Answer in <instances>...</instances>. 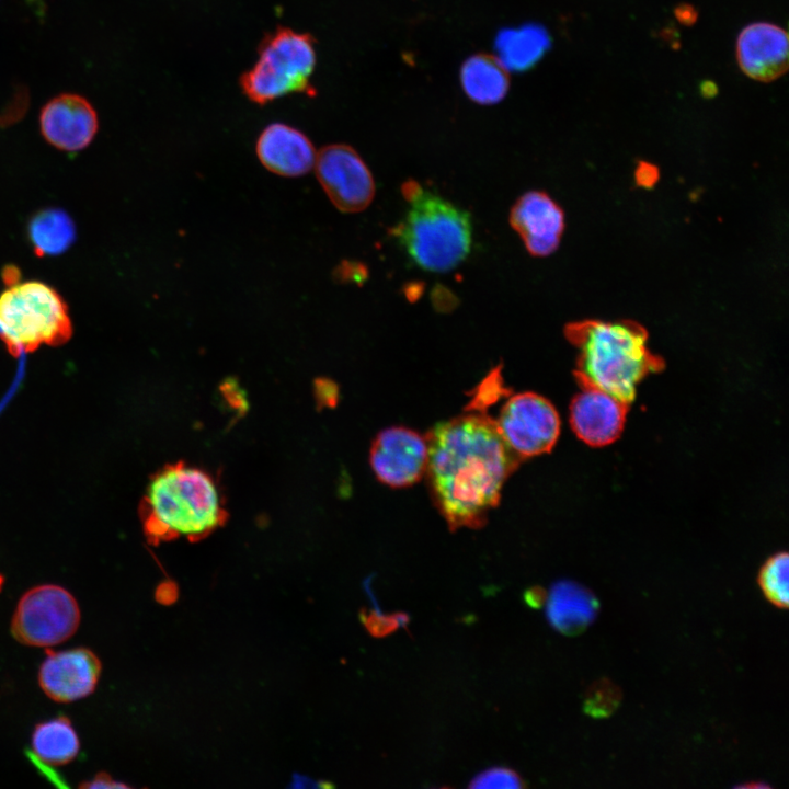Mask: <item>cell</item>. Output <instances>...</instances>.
Masks as SVG:
<instances>
[{
	"mask_svg": "<svg viewBox=\"0 0 789 789\" xmlns=\"http://www.w3.org/2000/svg\"><path fill=\"white\" fill-rule=\"evenodd\" d=\"M432 500L450 530L480 528L500 502L521 460L502 439L488 411L470 408L426 435Z\"/></svg>",
	"mask_w": 789,
	"mask_h": 789,
	"instance_id": "6da1fadb",
	"label": "cell"
},
{
	"mask_svg": "<svg viewBox=\"0 0 789 789\" xmlns=\"http://www.w3.org/2000/svg\"><path fill=\"white\" fill-rule=\"evenodd\" d=\"M139 512L152 544L180 537L201 540L228 518L215 478L183 461L167 465L150 478Z\"/></svg>",
	"mask_w": 789,
	"mask_h": 789,
	"instance_id": "7a4b0ae2",
	"label": "cell"
},
{
	"mask_svg": "<svg viewBox=\"0 0 789 789\" xmlns=\"http://www.w3.org/2000/svg\"><path fill=\"white\" fill-rule=\"evenodd\" d=\"M567 335L579 353L580 384L627 404L634 399L639 384L661 367L649 350L647 333L637 324L585 321L571 324Z\"/></svg>",
	"mask_w": 789,
	"mask_h": 789,
	"instance_id": "3957f363",
	"label": "cell"
},
{
	"mask_svg": "<svg viewBox=\"0 0 789 789\" xmlns=\"http://www.w3.org/2000/svg\"><path fill=\"white\" fill-rule=\"evenodd\" d=\"M409 209L393 229L411 260L430 272H448L468 256L472 225L469 214L415 181L402 185Z\"/></svg>",
	"mask_w": 789,
	"mask_h": 789,
	"instance_id": "277c9868",
	"label": "cell"
},
{
	"mask_svg": "<svg viewBox=\"0 0 789 789\" xmlns=\"http://www.w3.org/2000/svg\"><path fill=\"white\" fill-rule=\"evenodd\" d=\"M0 335L14 355L42 344L60 345L72 333L68 307L50 286L18 283L0 295Z\"/></svg>",
	"mask_w": 789,
	"mask_h": 789,
	"instance_id": "5b68a950",
	"label": "cell"
},
{
	"mask_svg": "<svg viewBox=\"0 0 789 789\" xmlns=\"http://www.w3.org/2000/svg\"><path fill=\"white\" fill-rule=\"evenodd\" d=\"M316 60L309 34L279 27L262 41L256 62L241 77V88L258 104L294 92L313 93L310 77Z\"/></svg>",
	"mask_w": 789,
	"mask_h": 789,
	"instance_id": "8992f818",
	"label": "cell"
},
{
	"mask_svg": "<svg viewBox=\"0 0 789 789\" xmlns=\"http://www.w3.org/2000/svg\"><path fill=\"white\" fill-rule=\"evenodd\" d=\"M80 624L75 597L64 587L39 585L19 601L11 621V632L21 643L52 647L69 639Z\"/></svg>",
	"mask_w": 789,
	"mask_h": 789,
	"instance_id": "52a82bcc",
	"label": "cell"
},
{
	"mask_svg": "<svg viewBox=\"0 0 789 789\" xmlns=\"http://www.w3.org/2000/svg\"><path fill=\"white\" fill-rule=\"evenodd\" d=\"M493 420L502 439L521 461L549 453L560 435L557 409L536 392L508 396Z\"/></svg>",
	"mask_w": 789,
	"mask_h": 789,
	"instance_id": "ba28073f",
	"label": "cell"
},
{
	"mask_svg": "<svg viewBox=\"0 0 789 789\" xmlns=\"http://www.w3.org/2000/svg\"><path fill=\"white\" fill-rule=\"evenodd\" d=\"M313 168L319 183L339 210L358 213L373 202L376 192L373 174L352 147L335 144L322 148Z\"/></svg>",
	"mask_w": 789,
	"mask_h": 789,
	"instance_id": "9c48e42d",
	"label": "cell"
},
{
	"mask_svg": "<svg viewBox=\"0 0 789 789\" xmlns=\"http://www.w3.org/2000/svg\"><path fill=\"white\" fill-rule=\"evenodd\" d=\"M427 455L426 436L405 426H390L374 438L369 464L379 482L391 488H407L424 476Z\"/></svg>",
	"mask_w": 789,
	"mask_h": 789,
	"instance_id": "30bf717a",
	"label": "cell"
},
{
	"mask_svg": "<svg viewBox=\"0 0 789 789\" xmlns=\"http://www.w3.org/2000/svg\"><path fill=\"white\" fill-rule=\"evenodd\" d=\"M101 662L89 649L49 652L43 662L38 683L58 702H70L90 695L99 681Z\"/></svg>",
	"mask_w": 789,
	"mask_h": 789,
	"instance_id": "8fae6325",
	"label": "cell"
},
{
	"mask_svg": "<svg viewBox=\"0 0 789 789\" xmlns=\"http://www.w3.org/2000/svg\"><path fill=\"white\" fill-rule=\"evenodd\" d=\"M44 138L57 149L73 152L85 148L98 130V115L81 95L60 94L48 101L39 114Z\"/></svg>",
	"mask_w": 789,
	"mask_h": 789,
	"instance_id": "7c38bea8",
	"label": "cell"
},
{
	"mask_svg": "<svg viewBox=\"0 0 789 789\" xmlns=\"http://www.w3.org/2000/svg\"><path fill=\"white\" fill-rule=\"evenodd\" d=\"M510 225L518 233L530 254L546 256L560 243L564 216L550 196L531 191L523 194L512 206Z\"/></svg>",
	"mask_w": 789,
	"mask_h": 789,
	"instance_id": "4fadbf2b",
	"label": "cell"
},
{
	"mask_svg": "<svg viewBox=\"0 0 789 789\" xmlns=\"http://www.w3.org/2000/svg\"><path fill=\"white\" fill-rule=\"evenodd\" d=\"M627 403L597 388L582 386L570 404L573 432L591 446H605L621 434Z\"/></svg>",
	"mask_w": 789,
	"mask_h": 789,
	"instance_id": "5bb4252c",
	"label": "cell"
},
{
	"mask_svg": "<svg viewBox=\"0 0 789 789\" xmlns=\"http://www.w3.org/2000/svg\"><path fill=\"white\" fill-rule=\"evenodd\" d=\"M788 53L787 32L771 23L750 24L737 38L739 65L754 80L770 82L782 76L788 68Z\"/></svg>",
	"mask_w": 789,
	"mask_h": 789,
	"instance_id": "9a60e30c",
	"label": "cell"
},
{
	"mask_svg": "<svg viewBox=\"0 0 789 789\" xmlns=\"http://www.w3.org/2000/svg\"><path fill=\"white\" fill-rule=\"evenodd\" d=\"M260 162L281 176H300L316 162L317 152L310 139L300 130L283 123L266 126L255 145Z\"/></svg>",
	"mask_w": 789,
	"mask_h": 789,
	"instance_id": "2e32d148",
	"label": "cell"
},
{
	"mask_svg": "<svg viewBox=\"0 0 789 789\" xmlns=\"http://www.w3.org/2000/svg\"><path fill=\"white\" fill-rule=\"evenodd\" d=\"M546 617L553 629L575 636L595 619L598 602L594 594L572 581H558L547 596Z\"/></svg>",
	"mask_w": 789,
	"mask_h": 789,
	"instance_id": "e0dca14e",
	"label": "cell"
},
{
	"mask_svg": "<svg viewBox=\"0 0 789 789\" xmlns=\"http://www.w3.org/2000/svg\"><path fill=\"white\" fill-rule=\"evenodd\" d=\"M550 45L547 30L528 23L501 30L495 37L494 49L496 60L506 71H524L539 61Z\"/></svg>",
	"mask_w": 789,
	"mask_h": 789,
	"instance_id": "ac0fdd59",
	"label": "cell"
},
{
	"mask_svg": "<svg viewBox=\"0 0 789 789\" xmlns=\"http://www.w3.org/2000/svg\"><path fill=\"white\" fill-rule=\"evenodd\" d=\"M460 82L466 95L483 105L500 102L508 90L507 71L496 58L485 55L472 56L464 62Z\"/></svg>",
	"mask_w": 789,
	"mask_h": 789,
	"instance_id": "d6986e66",
	"label": "cell"
},
{
	"mask_svg": "<svg viewBox=\"0 0 789 789\" xmlns=\"http://www.w3.org/2000/svg\"><path fill=\"white\" fill-rule=\"evenodd\" d=\"M79 747L78 735L66 717L36 725L32 735L35 761L43 764L60 766L70 763Z\"/></svg>",
	"mask_w": 789,
	"mask_h": 789,
	"instance_id": "ffe728a7",
	"label": "cell"
},
{
	"mask_svg": "<svg viewBox=\"0 0 789 789\" xmlns=\"http://www.w3.org/2000/svg\"><path fill=\"white\" fill-rule=\"evenodd\" d=\"M30 237L37 253L58 254L72 242L75 227L64 211L44 210L31 221Z\"/></svg>",
	"mask_w": 789,
	"mask_h": 789,
	"instance_id": "44dd1931",
	"label": "cell"
},
{
	"mask_svg": "<svg viewBox=\"0 0 789 789\" xmlns=\"http://www.w3.org/2000/svg\"><path fill=\"white\" fill-rule=\"evenodd\" d=\"M757 581L769 603L786 609L789 605L788 553L782 551L771 556L761 568Z\"/></svg>",
	"mask_w": 789,
	"mask_h": 789,
	"instance_id": "7402d4cb",
	"label": "cell"
},
{
	"mask_svg": "<svg viewBox=\"0 0 789 789\" xmlns=\"http://www.w3.org/2000/svg\"><path fill=\"white\" fill-rule=\"evenodd\" d=\"M621 699L620 688L608 678H601L587 688L583 710L592 718H607L616 711Z\"/></svg>",
	"mask_w": 789,
	"mask_h": 789,
	"instance_id": "603a6c76",
	"label": "cell"
},
{
	"mask_svg": "<svg viewBox=\"0 0 789 789\" xmlns=\"http://www.w3.org/2000/svg\"><path fill=\"white\" fill-rule=\"evenodd\" d=\"M359 619L369 634L375 638H384L399 628H405L410 621L407 613L384 614L378 606H375L373 610L363 608L359 613Z\"/></svg>",
	"mask_w": 789,
	"mask_h": 789,
	"instance_id": "cb8c5ba5",
	"label": "cell"
},
{
	"mask_svg": "<svg viewBox=\"0 0 789 789\" xmlns=\"http://www.w3.org/2000/svg\"><path fill=\"white\" fill-rule=\"evenodd\" d=\"M526 784L519 774L504 766H494L477 774L469 788H523Z\"/></svg>",
	"mask_w": 789,
	"mask_h": 789,
	"instance_id": "d4e9b609",
	"label": "cell"
},
{
	"mask_svg": "<svg viewBox=\"0 0 789 789\" xmlns=\"http://www.w3.org/2000/svg\"><path fill=\"white\" fill-rule=\"evenodd\" d=\"M338 387L333 381L325 378H318L315 381V396L318 405L333 407L338 400Z\"/></svg>",
	"mask_w": 789,
	"mask_h": 789,
	"instance_id": "484cf974",
	"label": "cell"
},
{
	"mask_svg": "<svg viewBox=\"0 0 789 789\" xmlns=\"http://www.w3.org/2000/svg\"><path fill=\"white\" fill-rule=\"evenodd\" d=\"M220 391L222 392L224 398L226 401L237 410L244 411L245 409V398L243 395V391L238 387L237 382L231 379H227L225 384L220 386Z\"/></svg>",
	"mask_w": 789,
	"mask_h": 789,
	"instance_id": "4316f807",
	"label": "cell"
},
{
	"mask_svg": "<svg viewBox=\"0 0 789 789\" xmlns=\"http://www.w3.org/2000/svg\"><path fill=\"white\" fill-rule=\"evenodd\" d=\"M547 592L541 586H531L524 592V602L531 608H540L547 601Z\"/></svg>",
	"mask_w": 789,
	"mask_h": 789,
	"instance_id": "83f0119b",
	"label": "cell"
},
{
	"mask_svg": "<svg viewBox=\"0 0 789 789\" xmlns=\"http://www.w3.org/2000/svg\"><path fill=\"white\" fill-rule=\"evenodd\" d=\"M127 786L114 781L107 774L100 773L90 781H85L80 785V788H126Z\"/></svg>",
	"mask_w": 789,
	"mask_h": 789,
	"instance_id": "f1b7e54d",
	"label": "cell"
},
{
	"mask_svg": "<svg viewBox=\"0 0 789 789\" xmlns=\"http://www.w3.org/2000/svg\"><path fill=\"white\" fill-rule=\"evenodd\" d=\"M677 19L684 24H693L697 18V13L690 5L682 4L675 10Z\"/></svg>",
	"mask_w": 789,
	"mask_h": 789,
	"instance_id": "f546056e",
	"label": "cell"
},
{
	"mask_svg": "<svg viewBox=\"0 0 789 789\" xmlns=\"http://www.w3.org/2000/svg\"><path fill=\"white\" fill-rule=\"evenodd\" d=\"M157 596H158V599L163 603L169 602L168 597H171V599L173 601L174 596H175L174 585L170 584V583H164V584L160 585L157 591Z\"/></svg>",
	"mask_w": 789,
	"mask_h": 789,
	"instance_id": "4dcf8cb0",
	"label": "cell"
},
{
	"mask_svg": "<svg viewBox=\"0 0 789 789\" xmlns=\"http://www.w3.org/2000/svg\"><path fill=\"white\" fill-rule=\"evenodd\" d=\"M639 176H640V182H641V183H650V182H651V181H650V178H651V176L654 178V173H653V174H650L649 168H642V169L640 170Z\"/></svg>",
	"mask_w": 789,
	"mask_h": 789,
	"instance_id": "1f68e13d",
	"label": "cell"
},
{
	"mask_svg": "<svg viewBox=\"0 0 789 789\" xmlns=\"http://www.w3.org/2000/svg\"><path fill=\"white\" fill-rule=\"evenodd\" d=\"M707 85H702L701 91L706 96H711L717 92V88L711 82H706Z\"/></svg>",
	"mask_w": 789,
	"mask_h": 789,
	"instance_id": "d6a6232c",
	"label": "cell"
}]
</instances>
